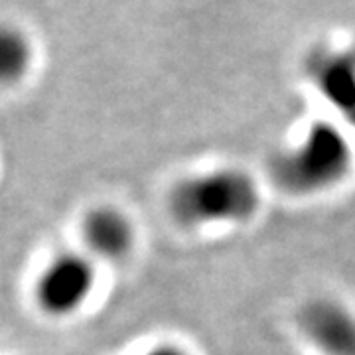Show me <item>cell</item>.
<instances>
[{
  "instance_id": "5b68a950",
  "label": "cell",
  "mask_w": 355,
  "mask_h": 355,
  "mask_svg": "<svg viewBox=\"0 0 355 355\" xmlns=\"http://www.w3.org/2000/svg\"><path fill=\"white\" fill-rule=\"evenodd\" d=\"M324 97L355 123V62L347 55H331L314 65Z\"/></svg>"
},
{
  "instance_id": "3957f363",
  "label": "cell",
  "mask_w": 355,
  "mask_h": 355,
  "mask_svg": "<svg viewBox=\"0 0 355 355\" xmlns=\"http://www.w3.org/2000/svg\"><path fill=\"white\" fill-rule=\"evenodd\" d=\"M300 330L322 355H355V312L334 298H314L300 310Z\"/></svg>"
},
{
  "instance_id": "ba28073f",
  "label": "cell",
  "mask_w": 355,
  "mask_h": 355,
  "mask_svg": "<svg viewBox=\"0 0 355 355\" xmlns=\"http://www.w3.org/2000/svg\"><path fill=\"white\" fill-rule=\"evenodd\" d=\"M148 355H188L184 349H180V347H172V345H164V347H158V349H154Z\"/></svg>"
},
{
  "instance_id": "277c9868",
  "label": "cell",
  "mask_w": 355,
  "mask_h": 355,
  "mask_svg": "<svg viewBox=\"0 0 355 355\" xmlns=\"http://www.w3.org/2000/svg\"><path fill=\"white\" fill-rule=\"evenodd\" d=\"M93 286V268L81 257H60L44 272L38 284V300L50 314H69L83 304Z\"/></svg>"
},
{
  "instance_id": "52a82bcc",
  "label": "cell",
  "mask_w": 355,
  "mask_h": 355,
  "mask_svg": "<svg viewBox=\"0 0 355 355\" xmlns=\"http://www.w3.org/2000/svg\"><path fill=\"white\" fill-rule=\"evenodd\" d=\"M32 48L22 30L0 24V83H14L28 71Z\"/></svg>"
},
{
  "instance_id": "8992f818",
  "label": "cell",
  "mask_w": 355,
  "mask_h": 355,
  "mask_svg": "<svg viewBox=\"0 0 355 355\" xmlns=\"http://www.w3.org/2000/svg\"><path fill=\"white\" fill-rule=\"evenodd\" d=\"M85 237L97 253L121 257L132 245V227L123 214L114 209H97L85 223Z\"/></svg>"
},
{
  "instance_id": "7a4b0ae2",
  "label": "cell",
  "mask_w": 355,
  "mask_h": 355,
  "mask_svg": "<svg viewBox=\"0 0 355 355\" xmlns=\"http://www.w3.org/2000/svg\"><path fill=\"white\" fill-rule=\"evenodd\" d=\"M354 153L349 139L331 123H314L272 158V176L282 190L310 196L340 184L352 168Z\"/></svg>"
},
{
  "instance_id": "6da1fadb",
  "label": "cell",
  "mask_w": 355,
  "mask_h": 355,
  "mask_svg": "<svg viewBox=\"0 0 355 355\" xmlns=\"http://www.w3.org/2000/svg\"><path fill=\"white\" fill-rule=\"evenodd\" d=\"M172 214L188 227L245 223L261 205V191L241 168H216L188 176L172 191Z\"/></svg>"
}]
</instances>
